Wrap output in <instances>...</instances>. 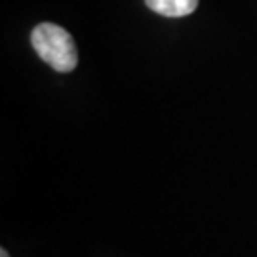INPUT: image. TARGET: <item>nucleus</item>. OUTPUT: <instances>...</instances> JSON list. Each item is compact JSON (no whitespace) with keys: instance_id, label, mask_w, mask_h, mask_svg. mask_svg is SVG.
I'll return each mask as SVG.
<instances>
[{"instance_id":"obj_1","label":"nucleus","mask_w":257,"mask_h":257,"mask_svg":"<svg viewBox=\"0 0 257 257\" xmlns=\"http://www.w3.org/2000/svg\"><path fill=\"white\" fill-rule=\"evenodd\" d=\"M31 42L35 52L57 73H71L78 63V52L73 37L59 25L40 23L33 29Z\"/></svg>"},{"instance_id":"obj_2","label":"nucleus","mask_w":257,"mask_h":257,"mask_svg":"<svg viewBox=\"0 0 257 257\" xmlns=\"http://www.w3.org/2000/svg\"><path fill=\"white\" fill-rule=\"evenodd\" d=\"M145 4L166 18H183L196 10L198 0H145Z\"/></svg>"},{"instance_id":"obj_3","label":"nucleus","mask_w":257,"mask_h":257,"mask_svg":"<svg viewBox=\"0 0 257 257\" xmlns=\"http://www.w3.org/2000/svg\"><path fill=\"white\" fill-rule=\"evenodd\" d=\"M0 257H10L8 251H6V249H2V251H0Z\"/></svg>"}]
</instances>
